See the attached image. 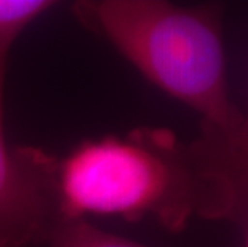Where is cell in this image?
<instances>
[{
  "label": "cell",
  "mask_w": 248,
  "mask_h": 247,
  "mask_svg": "<svg viewBox=\"0 0 248 247\" xmlns=\"http://www.w3.org/2000/svg\"><path fill=\"white\" fill-rule=\"evenodd\" d=\"M55 178L62 222L88 215L154 218L181 231L195 217L221 220L218 194L195 140L186 143L168 129L136 127L82 141L56 157Z\"/></svg>",
  "instance_id": "obj_1"
},
{
  "label": "cell",
  "mask_w": 248,
  "mask_h": 247,
  "mask_svg": "<svg viewBox=\"0 0 248 247\" xmlns=\"http://www.w3.org/2000/svg\"><path fill=\"white\" fill-rule=\"evenodd\" d=\"M72 13L147 81L202 117V135L226 143L242 122L226 77L221 5L78 0Z\"/></svg>",
  "instance_id": "obj_2"
},
{
  "label": "cell",
  "mask_w": 248,
  "mask_h": 247,
  "mask_svg": "<svg viewBox=\"0 0 248 247\" xmlns=\"http://www.w3.org/2000/svg\"><path fill=\"white\" fill-rule=\"evenodd\" d=\"M10 50L0 49V247L48 244L62 223L56 196V157L34 146L7 143L5 79Z\"/></svg>",
  "instance_id": "obj_3"
},
{
  "label": "cell",
  "mask_w": 248,
  "mask_h": 247,
  "mask_svg": "<svg viewBox=\"0 0 248 247\" xmlns=\"http://www.w3.org/2000/svg\"><path fill=\"white\" fill-rule=\"evenodd\" d=\"M216 188L221 220L244 225L248 217V109L239 130L226 143L195 138Z\"/></svg>",
  "instance_id": "obj_4"
},
{
  "label": "cell",
  "mask_w": 248,
  "mask_h": 247,
  "mask_svg": "<svg viewBox=\"0 0 248 247\" xmlns=\"http://www.w3.org/2000/svg\"><path fill=\"white\" fill-rule=\"evenodd\" d=\"M48 247H151L124 236L112 234L87 220L62 222L48 241Z\"/></svg>",
  "instance_id": "obj_5"
},
{
  "label": "cell",
  "mask_w": 248,
  "mask_h": 247,
  "mask_svg": "<svg viewBox=\"0 0 248 247\" xmlns=\"http://www.w3.org/2000/svg\"><path fill=\"white\" fill-rule=\"evenodd\" d=\"M55 5L51 0H0V49L12 51L19 35Z\"/></svg>",
  "instance_id": "obj_6"
},
{
  "label": "cell",
  "mask_w": 248,
  "mask_h": 247,
  "mask_svg": "<svg viewBox=\"0 0 248 247\" xmlns=\"http://www.w3.org/2000/svg\"><path fill=\"white\" fill-rule=\"evenodd\" d=\"M245 225L248 227V217H247V222H245ZM244 247H248V228H247V239H245V246Z\"/></svg>",
  "instance_id": "obj_7"
}]
</instances>
